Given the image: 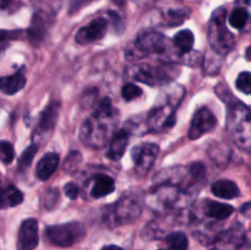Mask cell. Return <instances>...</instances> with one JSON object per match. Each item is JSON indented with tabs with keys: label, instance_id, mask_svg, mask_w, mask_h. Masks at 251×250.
<instances>
[{
	"label": "cell",
	"instance_id": "3957f363",
	"mask_svg": "<svg viewBox=\"0 0 251 250\" xmlns=\"http://www.w3.org/2000/svg\"><path fill=\"white\" fill-rule=\"evenodd\" d=\"M85 235L86 228L80 222L49 225L46 229L47 239L56 247H71V245L81 242Z\"/></svg>",
	"mask_w": 251,
	"mask_h": 250
},
{
	"label": "cell",
	"instance_id": "7402d4cb",
	"mask_svg": "<svg viewBox=\"0 0 251 250\" xmlns=\"http://www.w3.org/2000/svg\"><path fill=\"white\" fill-rule=\"evenodd\" d=\"M37 151H38V146L37 144H32L31 146L27 147L24 152H22L21 157L19 159V171L25 172L27 168H29L32 161H33L34 156H36Z\"/></svg>",
	"mask_w": 251,
	"mask_h": 250
},
{
	"label": "cell",
	"instance_id": "9c48e42d",
	"mask_svg": "<svg viewBox=\"0 0 251 250\" xmlns=\"http://www.w3.org/2000/svg\"><path fill=\"white\" fill-rule=\"evenodd\" d=\"M140 206L135 201L130 199H124L117 202L114 206V210L112 212L110 221L114 222V225H125V223L132 222L135 218L139 217Z\"/></svg>",
	"mask_w": 251,
	"mask_h": 250
},
{
	"label": "cell",
	"instance_id": "8992f818",
	"mask_svg": "<svg viewBox=\"0 0 251 250\" xmlns=\"http://www.w3.org/2000/svg\"><path fill=\"white\" fill-rule=\"evenodd\" d=\"M158 146L156 144H142L132 149L131 157L135 168L139 174H145L151 169L158 154Z\"/></svg>",
	"mask_w": 251,
	"mask_h": 250
},
{
	"label": "cell",
	"instance_id": "e575fe53",
	"mask_svg": "<svg viewBox=\"0 0 251 250\" xmlns=\"http://www.w3.org/2000/svg\"><path fill=\"white\" fill-rule=\"evenodd\" d=\"M139 1H141V2H145V4H149V2H153V1H157V0H139Z\"/></svg>",
	"mask_w": 251,
	"mask_h": 250
},
{
	"label": "cell",
	"instance_id": "cb8c5ba5",
	"mask_svg": "<svg viewBox=\"0 0 251 250\" xmlns=\"http://www.w3.org/2000/svg\"><path fill=\"white\" fill-rule=\"evenodd\" d=\"M235 86L240 92L245 93V95H251V73L249 71L240 73L235 80Z\"/></svg>",
	"mask_w": 251,
	"mask_h": 250
},
{
	"label": "cell",
	"instance_id": "603a6c76",
	"mask_svg": "<svg viewBox=\"0 0 251 250\" xmlns=\"http://www.w3.org/2000/svg\"><path fill=\"white\" fill-rule=\"evenodd\" d=\"M190 15V10L189 9H172L168 10L166 14L167 24L173 26V25H180L184 20L188 19Z\"/></svg>",
	"mask_w": 251,
	"mask_h": 250
},
{
	"label": "cell",
	"instance_id": "6da1fadb",
	"mask_svg": "<svg viewBox=\"0 0 251 250\" xmlns=\"http://www.w3.org/2000/svg\"><path fill=\"white\" fill-rule=\"evenodd\" d=\"M208 41L218 54H227L234 46V37L226 27V10L220 7L212 14L208 24Z\"/></svg>",
	"mask_w": 251,
	"mask_h": 250
},
{
	"label": "cell",
	"instance_id": "9a60e30c",
	"mask_svg": "<svg viewBox=\"0 0 251 250\" xmlns=\"http://www.w3.org/2000/svg\"><path fill=\"white\" fill-rule=\"evenodd\" d=\"M28 39L31 42V44L33 46H39L42 43V41L44 39L47 33V22L41 15L36 14L32 19L31 26H29L28 31Z\"/></svg>",
	"mask_w": 251,
	"mask_h": 250
},
{
	"label": "cell",
	"instance_id": "5bb4252c",
	"mask_svg": "<svg viewBox=\"0 0 251 250\" xmlns=\"http://www.w3.org/2000/svg\"><path fill=\"white\" fill-rule=\"evenodd\" d=\"M211 190H212L213 195L222 199H228V200L238 198L240 195V190L237 184L232 180H227V179H222V180H217L216 183H213Z\"/></svg>",
	"mask_w": 251,
	"mask_h": 250
},
{
	"label": "cell",
	"instance_id": "f1b7e54d",
	"mask_svg": "<svg viewBox=\"0 0 251 250\" xmlns=\"http://www.w3.org/2000/svg\"><path fill=\"white\" fill-rule=\"evenodd\" d=\"M64 193L71 200H75L78 196V188L76 184L74 183H66L65 186H64Z\"/></svg>",
	"mask_w": 251,
	"mask_h": 250
},
{
	"label": "cell",
	"instance_id": "4fadbf2b",
	"mask_svg": "<svg viewBox=\"0 0 251 250\" xmlns=\"http://www.w3.org/2000/svg\"><path fill=\"white\" fill-rule=\"evenodd\" d=\"M127 142H129V131L126 129H122L115 134L112 144H110L109 151H108V158L112 161H118L123 157L125 150H126Z\"/></svg>",
	"mask_w": 251,
	"mask_h": 250
},
{
	"label": "cell",
	"instance_id": "4dcf8cb0",
	"mask_svg": "<svg viewBox=\"0 0 251 250\" xmlns=\"http://www.w3.org/2000/svg\"><path fill=\"white\" fill-rule=\"evenodd\" d=\"M19 33L20 32L17 31H4V29H0V43L9 41V39L17 38V34Z\"/></svg>",
	"mask_w": 251,
	"mask_h": 250
},
{
	"label": "cell",
	"instance_id": "8fae6325",
	"mask_svg": "<svg viewBox=\"0 0 251 250\" xmlns=\"http://www.w3.org/2000/svg\"><path fill=\"white\" fill-rule=\"evenodd\" d=\"M59 166V156L56 153H47L39 159L36 167V175L39 180H48Z\"/></svg>",
	"mask_w": 251,
	"mask_h": 250
},
{
	"label": "cell",
	"instance_id": "7a4b0ae2",
	"mask_svg": "<svg viewBox=\"0 0 251 250\" xmlns=\"http://www.w3.org/2000/svg\"><path fill=\"white\" fill-rule=\"evenodd\" d=\"M168 41L158 32H146L126 49V56L130 60L144 58L149 54H163L167 51Z\"/></svg>",
	"mask_w": 251,
	"mask_h": 250
},
{
	"label": "cell",
	"instance_id": "484cf974",
	"mask_svg": "<svg viewBox=\"0 0 251 250\" xmlns=\"http://www.w3.org/2000/svg\"><path fill=\"white\" fill-rule=\"evenodd\" d=\"M22 6V0H0V15H12Z\"/></svg>",
	"mask_w": 251,
	"mask_h": 250
},
{
	"label": "cell",
	"instance_id": "ba28073f",
	"mask_svg": "<svg viewBox=\"0 0 251 250\" xmlns=\"http://www.w3.org/2000/svg\"><path fill=\"white\" fill-rule=\"evenodd\" d=\"M38 222L28 218L21 223L17 234V250H34L38 245Z\"/></svg>",
	"mask_w": 251,
	"mask_h": 250
},
{
	"label": "cell",
	"instance_id": "d6a6232c",
	"mask_svg": "<svg viewBox=\"0 0 251 250\" xmlns=\"http://www.w3.org/2000/svg\"><path fill=\"white\" fill-rule=\"evenodd\" d=\"M245 55H247V59L248 60L251 61V47L247 49V51H245Z\"/></svg>",
	"mask_w": 251,
	"mask_h": 250
},
{
	"label": "cell",
	"instance_id": "30bf717a",
	"mask_svg": "<svg viewBox=\"0 0 251 250\" xmlns=\"http://www.w3.org/2000/svg\"><path fill=\"white\" fill-rule=\"evenodd\" d=\"M59 117V103L51 102L50 104L47 105L46 109L42 112L39 122L37 124L36 131H34V137H43L49 136L54 130L56 124V120Z\"/></svg>",
	"mask_w": 251,
	"mask_h": 250
},
{
	"label": "cell",
	"instance_id": "1f68e13d",
	"mask_svg": "<svg viewBox=\"0 0 251 250\" xmlns=\"http://www.w3.org/2000/svg\"><path fill=\"white\" fill-rule=\"evenodd\" d=\"M102 250H124L120 247H117V245H105V247L102 248Z\"/></svg>",
	"mask_w": 251,
	"mask_h": 250
},
{
	"label": "cell",
	"instance_id": "ac0fdd59",
	"mask_svg": "<svg viewBox=\"0 0 251 250\" xmlns=\"http://www.w3.org/2000/svg\"><path fill=\"white\" fill-rule=\"evenodd\" d=\"M234 212V208L227 203L221 202H210L206 207V215L211 218H215L217 221L227 220L232 213Z\"/></svg>",
	"mask_w": 251,
	"mask_h": 250
},
{
	"label": "cell",
	"instance_id": "83f0119b",
	"mask_svg": "<svg viewBox=\"0 0 251 250\" xmlns=\"http://www.w3.org/2000/svg\"><path fill=\"white\" fill-rule=\"evenodd\" d=\"M93 0H70V4H69V14H75L78 10L82 9L83 6L88 5L90 2H92Z\"/></svg>",
	"mask_w": 251,
	"mask_h": 250
},
{
	"label": "cell",
	"instance_id": "d4e9b609",
	"mask_svg": "<svg viewBox=\"0 0 251 250\" xmlns=\"http://www.w3.org/2000/svg\"><path fill=\"white\" fill-rule=\"evenodd\" d=\"M15 157V150L7 141H0V161L5 164H10Z\"/></svg>",
	"mask_w": 251,
	"mask_h": 250
},
{
	"label": "cell",
	"instance_id": "ffe728a7",
	"mask_svg": "<svg viewBox=\"0 0 251 250\" xmlns=\"http://www.w3.org/2000/svg\"><path fill=\"white\" fill-rule=\"evenodd\" d=\"M167 245L173 250H188L189 240L185 233L174 232L167 237Z\"/></svg>",
	"mask_w": 251,
	"mask_h": 250
},
{
	"label": "cell",
	"instance_id": "44dd1931",
	"mask_svg": "<svg viewBox=\"0 0 251 250\" xmlns=\"http://www.w3.org/2000/svg\"><path fill=\"white\" fill-rule=\"evenodd\" d=\"M248 19H249V12L245 7H237L229 15V24L234 28H243L247 25Z\"/></svg>",
	"mask_w": 251,
	"mask_h": 250
},
{
	"label": "cell",
	"instance_id": "836d02e7",
	"mask_svg": "<svg viewBox=\"0 0 251 250\" xmlns=\"http://www.w3.org/2000/svg\"><path fill=\"white\" fill-rule=\"evenodd\" d=\"M238 2H240V4L243 5H251V0H238Z\"/></svg>",
	"mask_w": 251,
	"mask_h": 250
},
{
	"label": "cell",
	"instance_id": "4316f807",
	"mask_svg": "<svg viewBox=\"0 0 251 250\" xmlns=\"http://www.w3.org/2000/svg\"><path fill=\"white\" fill-rule=\"evenodd\" d=\"M122 95L125 100L130 102V100H136L137 97H140V96L142 95V90L139 86L134 85V83H126V85L123 87Z\"/></svg>",
	"mask_w": 251,
	"mask_h": 250
},
{
	"label": "cell",
	"instance_id": "d590c367",
	"mask_svg": "<svg viewBox=\"0 0 251 250\" xmlns=\"http://www.w3.org/2000/svg\"><path fill=\"white\" fill-rule=\"evenodd\" d=\"M113 1H114L115 4H123V2L126 1V0H113Z\"/></svg>",
	"mask_w": 251,
	"mask_h": 250
},
{
	"label": "cell",
	"instance_id": "52a82bcc",
	"mask_svg": "<svg viewBox=\"0 0 251 250\" xmlns=\"http://www.w3.org/2000/svg\"><path fill=\"white\" fill-rule=\"evenodd\" d=\"M108 28V21L105 17H97L90 24L81 27L76 33V42L78 44H90L97 42L104 37Z\"/></svg>",
	"mask_w": 251,
	"mask_h": 250
},
{
	"label": "cell",
	"instance_id": "277c9868",
	"mask_svg": "<svg viewBox=\"0 0 251 250\" xmlns=\"http://www.w3.org/2000/svg\"><path fill=\"white\" fill-rule=\"evenodd\" d=\"M178 73L179 70H176V68L169 65H140L137 69L135 68L131 77L141 82L149 83L150 86H156L171 82L174 77H176Z\"/></svg>",
	"mask_w": 251,
	"mask_h": 250
},
{
	"label": "cell",
	"instance_id": "e0dca14e",
	"mask_svg": "<svg viewBox=\"0 0 251 250\" xmlns=\"http://www.w3.org/2000/svg\"><path fill=\"white\" fill-rule=\"evenodd\" d=\"M24 201V194L15 186L9 185L7 188H2L0 185V208L14 207L20 205Z\"/></svg>",
	"mask_w": 251,
	"mask_h": 250
},
{
	"label": "cell",
	"instance_id": "5b68a950",
	"mask_svg": "<svg viewBox=\"0 0 251 250\" xmlns=\"http://www.w3.org/2000/svg\"><path fill=\"white\" fill-rule=\"evenodd\" d=\"M216 117L208 108L202 107L194 114L189 129V139L198 140L216 126Z\"/></svg>",
	"mask_w": 251,
	"mask_h": 250
},
{
	"label": "cell",
	"instance_id": "2e32d148",
	"mask_svg": "<svg viewBox=\"0 0 251 250\" xmlns=\"http://www.w3.org/2000/svg\"><path fill=\"white\" fill-rule=\"evenodd\" d=\"M115 189V184L113 178L108 175H97L95 178V183H93L92 190H91V195L95 199L103 198L109 194H112Z\"/></svg>",
	"mask_w": 251,
	"mask_h": 250
},
{
	"label": "cell",
	"instance_id": "d6986e66",
	"mask_svg": "<svg viewBox=\"0 0 251 250\" xmlns=\"http://www.w3.org/2000/svg\"><path fill=\"white\" fill-rule=\"evenodd\" d=\"M174 44L183 53H189L194 46V34L189 29H183L174 36Z\"/></svg>",
	"mask_w": 251,
	"mask_h": 250
},
{
	"label": "cell",
	"instance_id": "f546056e",
	"mask_svg": "<svg viewBox=\"0 0 251 250\" xmlns=\"http://www.w3.org/2000/svg\"><path fill=\"white\" fill-rule=\"evenodd\" d=\"M46 200H44V205L47 208H51V206L55 205L56 200L59 199V193L56 190H48L46 191Z\"/></svg>",
	"mask_w": 251,
	"mask_h": 250
},
{
	"label": "cell",
	"instance_id": "8d00e7d4",
	"mask_svg": "<svg viewBox=\"0 0 251 250\" xmlns=\"http://www.w3.org/2000/svg\"><path fill=\"white\" fill-rule=\"evenodd\" d=\"M159 250H173V249H171V248H169L168 245H167V248H164V249H159Z\"/></svg>",
	"mask_w": 251,
	"mask_h": 250
},
{
	"label": "cell",
	"instance_id": "7c38bea8",
	"mask_svg": "<svg viewBox=\"0 0 251 250\" xmlns=\"http://www.w3.org/2000/svg\"><path fill=\"white\" fill-rule=\"evenodd\" d=\"M25 85H26V77L21 71L14 74V75L0 77V92L5 93V95H15L19 91H21L25 87Z\"/></svg>",
	"mask_w": 251,
	"mask_h": 250
}]
</instances>
